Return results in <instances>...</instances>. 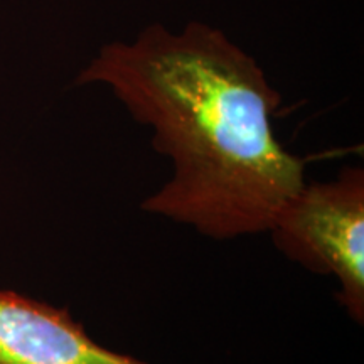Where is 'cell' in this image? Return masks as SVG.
Returning a JSON list of instances; mask_svg holds the SVG:
<instances>
[{"label":"cell","mask_w":364,"mask_h":364,"mask_svg":"<svg viewBox=\"0 0 364 364\" xmlns=\"http://www.w3.org/2000/svg\"><path fill=\"white\" fill-rule=\"evenodd\" d=\"M76 83L110 90L171 159L172 179L145 199V213L235 240L268 233L306 184V161L273 130L279 91L216 27L147 26L132 41L105 44Z\"/></svg>","instance_id":"6da1fadb"},{"label":"cell","mask_w":364,"mask_h":364,"mask_svg":"<svg viewBox=\"0 0 364 364\" xmlns=\"http://www.w3.org/2000/svg\"><path fill=\"white\" fill-rule=\"evenodd\" d=\"M268 233L289 260L339 284L348 316L364 322V171L344 167L334 181L304 184Z\"/></svg>","instance_id":"7a4b0ae2"},{"label":"cell","mask_w":364,"mask_h":364,"mask_svg":"<svg viewBox=\"0 0 364 364\" xmlns=\"http://www.w3.org/2000/svg\"><path fill=\"white\" fill-rule=\"evenodd\" d=\"M0 364H147L91 339L66 309L0 290Z\"/></svg>","instance_id":"3957f363"}]
</instances>
